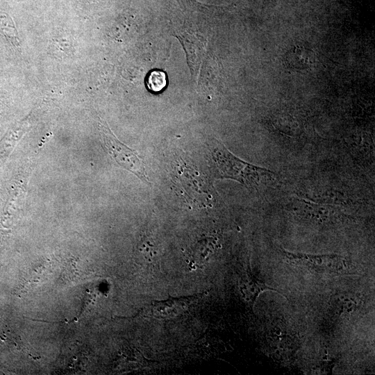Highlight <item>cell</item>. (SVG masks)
Wrapping results in <instances>:
<instances>
[{
	"mask_svg": "<svg viewBox=\"0 0 375 375\" xmlns=\"http://www.w3.org/2000/svg\"><path fill=\"white\" fill-rule=\"evenodd\" d=\"M274 124L278 130L288 135H294L299 129V122L290 115H277Z\"/></svg>",
	"mask_w": 375,
	"mask_h": 375,
	"instance_id": "ba28073f",
	"label": "cell"
},
{
	"mask_svg": "<svg viewBox=\"0 0 375 375\" xmlns=\"http://www.w3.org/2000/svg\"><path fill=\"white\" fill-rule=\"evenodd\" d=\"M239 288L244 299L251 305L255 303L258 296L264 291L274 290L277 292L251 275L242 278Z\"/></svg>",
	"mask_w": 375,
	"mask_h": 375,
	"instance_id": "5b68a950",
	"label": "cell"
},
{
	"mask_svg": "<svg viewBox=\"0 0 375 375\" xmlns=\"http://www.w3.org/2000/svg\"><path fill=\"white\" fill-rule=\"evenodd\" d=\"M177 1L181 6H183L185 7L187 6H191V7H199L202 6L205 7L206 4L199 3V1L196 0H176Z\"/></svg>",
	"mask_w": 375,
	"mask_h": 375,
	"instance_id": "9c48e42d",
	"label": "cell"
},
{
	"mask_svg": "<svg viewBox=\"0 0 375 375\" xmlns=\"http://www.w3.org/2000/svg\"><path fill=\"white\" fill-rule=\"evenodd\" d=\"M209 164L215 179H231L247 188L258 189L274 181L277 175L267 169L247 162L214 140L209 145Z\"/></svg>",
	"mask_w": 375,
	"mask_h": 375,
	"instance_id": "6da1fadb",
	"label": "cell"
},
{
	"mask_svg": "<svg viewBox=\"0 0 375 375\" xmlns=\"http://www.w3.org/2000/svg\"><path fill=\"white\" fill-rule=\"evenodd\" d=\"M286 61L292 68L305 69L311 67L315 63L316 56L308 48L296 46L286 54Z\"/></svg>",
	"mask_w": 375,
	"mask_h": 375,
	"instance_id": "8992f818",
	"label": "cell"
},
{
	"mask_svg": "<svg viewBox=\"0 0 375 375\" xmlns=\"http://www.w3.org/2000/svg\"><path fill=\"white\" fill-rule=\"evenodd\" d=\"M289 211L299 219L319 224L332 223L342 216L339 209L333 205L303 198L294 199L289 204Z\"/></svg>",
	"mask_w": 375,
	"mask_h": 375,
	"instance_id": "277c9868",
	"label": "cell"
},
{
	"mask_svg": "<svg viewBox=\"0 0 375 375\" xmlns=\"http://www.w3.org/2000/svg\"><path fill=\"white\" fill-rule=\"evenodd\" d=\"M281 253L290 262L319 273H339L349 267V260L336 253L312 254L292 252L281 249Z\"/></svg>",
	"mask_w": 375,
	"mask_h": 375,
	"instance_id": "3957f363",
	"label": "cell"
},
{
	"mask_svg": "<svg viewBox=\"0 0 375 375\" xmlns=\"http://www.w3.org/2000/svg\"><path fill=\"white\" fill-rule=\"evenodd\" d=\"M99 130L105 149L122 168L131 172L142 181L149 184L145 164L141 156L133 149L120 142L113 134L107 123L100 119Z\"/></svg>",
	"mask_w": 375,
	"mask_h": 375,
	"instance_id": "7a4b0ae2",
	"label": "cell"
},
{
	"mask_svg": "<svg viewBox=\"0 0 375 375\" xmlns=\"http://www.w3.org/2000/svg\"><path fill=\"white\" fill-rule=\"evenodd\" d=\"M145 83L147 89L151 92H160L165 88L167 85V75L161 70H153L148 74L146 78Z\"/></svg>",
	"mask_w": 375,
	"mask_h": 375,
	"instance_id": "52a82bcc",
	"label": "cell"
}]
</instances>
